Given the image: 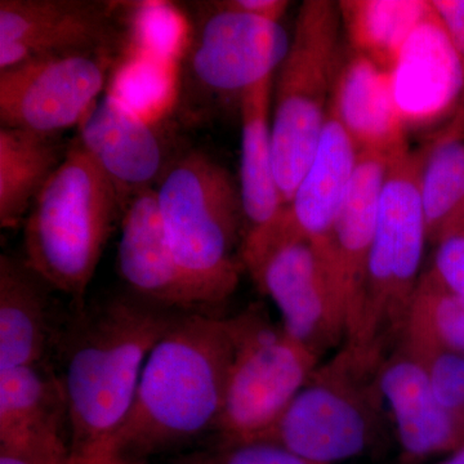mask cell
<instances>
[{"label": "cell", "mask_w": 464, "mask_h": 464, "mask_svg": "<svg viewBox=\"0 0 464 464\" xmlns=\"http://www.w3.org/2000/svg\"><path fill=\"white\" fill-rule=\"evenodd\" d=\"M232 355L228 317L182 314L150 353L130 414L100 460H140L216 430Z\"/></svg>", "instance_id": "obj_2"}, {"label": "cell", "mask_w": 464, "mask_h": 464, "mask_svg": "<svg viewBox=\"0 0 464 464\" xmlns=\"http://www.w3.org/2000/svg\"><path fill=\"white\" fill-rule=\"evenodd\" d=\"M157 197L174 258L197 304L212 313L239 284L235 248L246 219L239 183L209 154L191 150L168 166Z\"/></svg>", "instance_id": "obj_3"}, {"label": "cell", "mask_w": 464, "mask_h": 464, "mask_svg": "<svg viewBox=\"0 0 464 464\" xmlns=\"http://www.w3.org/2000/svg\"><path fill=\"white\" fill-rule=\"evenodd\" d=\"M228 322L234 355L216 431L224 444L256 441L306 386L319 356L275 326L261 307L246 308Z\"/></svg>", "instance_id": "obj_9"}, {"label": "cell", "mask_w": 464, "mask_h": 464, "mask_svg": "<svg viewBox=\"0 0 464 464\" xmlns=\"http://www.w3.org/2000/svg\"><path fill=\"white\" fill-rule=\"evenodd\" d=\"M399 346L417 357L424 366L433 395L451 414L464 420L463 353L430 346Z\"/></svg>", "instance_id": "obj_28"}, {"label": "cell", "mask_w": 464, "mask_h": 464, "mask_svg": "<svg viewBox=\"0 0 464 464\" xmlns=\"http://www.w3.org/2000/svg\"><path fill=\"white\" fill-rule=\"evenodd\" d=\"M274 76L240 96L239 188L248 231L267 224L285 207L277 185L271 130Z\"/></svg>", "instance_id": "obj_21"}, {"label": "cell", "mask_w": 464, "mask_h": 464, "mask_svg": "<svg viewBox=\"0 0 464 464\" xmlns=\"http://www.w3.org/2000/svg\"><path fill=\"white\" fill-rule=\"evenodd\" d=\"M169 61L139 52L116 75L110 92L150 119L170 96Z\"/></svg>", "instance_id": "obj_27"}, {"label": "cell", "mask_w": 464, "mask_h": 464, "mask_svg": "<svg viewBox=\"0 0 464 464\" xmlns=\"http://www.w3.org/2000/svg\"><path fill=\"white\" fill-rule=\"evenodd\" d=\"M51 429L69 430L60 375L44 362L0 371V442Z\"/></svg>", "instance_id": "obj_23"}, {"label": "cell", "mask_w": 464, "mask_h": 464, "mask_svg": "<svg viewBox=\"0 0 464 464\" xmlns=\"http://www.w3.org/2000/svg\"><path fill=\"white\" fill-rule=\"evenodd\" d=\"M359 155L355 142L329 106L315 157L286 206L295 224L317 250L325 248L331 237L355 176Z\"/></svg>", "instance_id": "obj_19"}, {"label": "cell", "mask_w": 464, "mask_h": 464, "mask_svg": "<svg viewBox=\"0 0 464 464\" xmlns=\"http://www.w3.org/2000/svg\"><path fill=\"white\" fill-rule=\"evenodd\" d=\"M116 264L128 292L137 297L179 313L204 311L168 243L157 188L137 192L125 206Z\"/></svg>", "instance_id": "obj_15"}, {"label": "cell", "mask_w": 464, "mask_h": 464, "mask_svg": "<svg viewBox=\"0 0 464 464\" xmlns=\"http://www.w3.org/2000/svg\"><path fill=\"white\" fill-rule=\"evenodd\" d=\"M427 241L464 228V141H431L420 179Z\"/></svg>", "instance_id": "obj_25"}, {"label": "cell", "mask_w": 464, "mask_h": 464, "mask_svg": "<svg viewBox=\"0 0 464 464\" xmlns=\"http://www.w3.org/2000/svg\"><path fill=\"white\" fill-rule=\"evenodd\" d=\"M442 464H464V447L458 449L457 451H454L453 456L449 458L447 462Z\"/></svg>", "instance_id": "obj_36"}, {"label": "cell", "mask_w": 464, "mask_h": 464, "mask_svg": "<svg viewBox=\"0 0 464 464\" xmlns=\"http://www.w3.org/2000/svg\"><path fill=\"white\" fill-rule=\"evenodd\" d=\"M378 384L392 411L406 456L423 459L464 447V420L436 400L417 357L399 346L382 362Z\"/></svg>", "instance_id": "obj_17"}, {"label": "cell", "mask_w": 464, "mask_h": 464, "mask_svg": "<svg viewBox=\"0 0 464 464\" xmlns=\"http://www.w3.org/2000/svg\"><path fill=\"white\" fill-rule=\"evenodd\" d=\"M136 33L145 53L169 61L181 34V20L166 5H148L139 14Z\"/></svg>", "instance_id": "obj_31"}, {"label": "cell", "mask_w": 464, "mask_h": 464, "mask_svg": "<svg viewBox=\"0 0 464 464\" xmlns=\"http://www.w3.org/2000/svg\"><path fill=\"white\" fill-rule=\"evenodd\" d=\"M93 464H143L137 459H128V458L111 457L106 459L99 460Z\"/></svg>", "instance_id": "obj_35"}, {"label": "cell", "mask_w": 464, "mask_h": 464, "mask_svg": "<svg viewBox=\"0 0 464 464\" xmlns=\"http://www.w3.org/2000/svg\"><path fill=\"white\" fill-rule=\"evenodd\" d=\"M177 464H310L279 445L265 440L219 442L212 450L199 451L182 458Z\"/></svg>", "instance_id": "obj_30"}, {"label": "cell", "mask_w": 464, "mask_h": 464, "mask_svg": "<svg viewBox=\"0 0 464 464\" xmlns=\"http://www.w3.org/2000/svg\"><path fill=\"white\" fill-rule=\"evenodd\" d=\"M114 8L97 0H2L0 70L51 54L109 52Z\"/></svg>", "instance_id": "obj_12"}, {"label": "cell", "mask_w": 464, "mask_h": 464, "mask_svg": "<svg viewBox=\"0 0 464 464\" xmlns=\"http://www.w3.org/2000/svg\"><path fill=\"white\" fill-rule=\"evenodd\" d=\"M463 371H464V353H463Z\"/></svg>", "instance_id": "obj_37"}, {"label": "cell", "mask_w": 464, "mask_h": 464, "mask_svg": "<svg viewBox=\"0 0 464 464\" xmlns=\"http://www.w3.org/2000/svg\"><path fill=\"white\" fill-rule=\"evenodd\" d=\"M78 141L121 195L151 188L169 166L154 124L110 91L79 124Z\"/></svg>", "instance_id": "obj_14"}, {"label": "cell", "mask_w": 464, "mask_h": 464, "mask_svg": "<svg viewBox=\"0 0 464 464\" xmlns=\"http://www.w3.org/2000/svg\"><path fill=\"white\" fill-rule=\"evenodd\" d=\"M432 273L445 288L464 298V228L436 244Z\"/></svg>", "instance_id": "obj_33"}, {"label": "cell", "mask_w": 464, "mask_h": 464, "mask_svg": "<svg viewBox=\"0 0 464 464\" xmlns=\"http://www.w3.org/2000/svg\"><path fill=\"white\" fill-rule=\"evenodd\" d=\"M188 52V72L200 87L241 94L274 76L289 50L280 23L208 5Z\"/></svg>", "instance_id": "obj_11"}, {"label": "cell", "mask_w": 464, "mask_h": 464, "mask_svg": "<svg viewBox=\"0 0 464 464\" xmlns=\"http://www.w3.org/2000/svg\"><path fill=\"white\" fill-rule=\"evenodd\" d=\"M342 26L351 50L392 72L411 34L431 7L426 0H343Z\"/></svg>", "instance_id": "obj_24"}, {"label": "cell", "mask_w": 464, "mask_h": 464, "mask_svg": "<svg viewBox=\"0 0 464 464\" xmlns=\"http://www.w3.org/2000/svg\"><path fill=\"white\" fill-rule=\"evenodd\" d=\"M0 464H75V460L66 429H51L0 442Z\"/></svg>", "instance_id": "obj_29"}, {"label": "cell", "mask_w": 464, "mask_h": 464, "mask_svg": "<svg viewBox=\"0 0 464 464\" xmlns=\"http://www.w3.org/2000/svg\"><path fill=\"white\" fill-rule=\"evenodd\" d=\"M338 2L306 0L289 50L274 76L271 130L275 170L288 206L315 157L342 63Z\"/></svg>", "instance_id": "obj_5"}, {"label": "cell", "mask_w": 464, "mask_h": 464, "mask_svg": "<svg viewBox=\"0 0 464 464\" xmlns=\"http://www.w3.org/2000/svg\"><path fill=\"white\" fill-rule=\"evenodd\" d=\"M109 52L51 54L0 70V123L56 136L81 124L100 99Z\"/></svg>", "instance_id": "obj_10"}, {"label": "cell", "mask_w": 464, "mask_h": 464, "mask_svg": "<svg viewBox=\"0 0 464 464\" xmlns=\"http://www.w3.org/2000/svg\"><path fill=\"white\" fill-rule=\"evenodd\" d=\"M400 115L409 124L432 123L456 112L462 74L456 48L438 11L431 7L406 41L392 72Z\"/></svg>", "instance_id": "obj_16"}, {"label": "cell", "mask_w": 464, "mask_h": 464, "mask_svg": "<svg viewBox=\"0 0 464 464\" xmlns=\"http://www.w3.org/2000/svg\"><path fill=\"white\" fill-rule=\"evenodd\" d=\"M432 5L456 48L462 74V92L456 112L435 141H464V0H432Z\"/></svg>", "instance_id": "obj_32"}, {"label": "cell", "mask_w": 464, "mask_h": 464, "mask_svg": "<svg viewBox=\"0 0 464 464\" xmlns=\"http://www.w3.org/2000/svg\"><path fill=\"white\" fill-rule=\"evenodd\" d=\"M121 194L76 141L39 197L24 231V262L76 306L96 274Z\"/></svg>", "instance_id": "obj_4"}, {"label": "cell", "mask_w": 464, "mask_h": 464, "mask_svg": "<svg viewBox=\"0 0 464 464\" xmlns=\"http://www.w3.org/2000/svg\"><path fill=\"white\" fill-rule=\"evenodd\" d=\"M380 368L344 346L316 369L261 440L310 464H335L364 453L380 422Z\"/></svg>", "instance_id": "obj_7"}, {"label": "cell", "mask_w": 464, "mask_h": 464, "mask_svg": "<svg viewBox=\"0 0 464 464\" xmlns=\"http://www.w3.org/2000/svg\"><path fill=\"white\" fill-rule=\"evenodd\" d=\"M430 151L431 142L396 155L382 190L362 322L355 337L346 342L353 353L374 364L384 362L382 357L387 343L393 337H401L420 279L427 241L420 179Z\"/></svg>", "instance_id": "obj_6"}, {"label": "cell", "mask_w": 464, "mask_h": 464, "mask_svg": "<svg viewBox=\"0 0 464 464\" xmlns=\"http://www.w3.org/2000/svg\"><path fill=\"white\" fill-rule=\"evenodd\" d=\"M331 108L360 152L396 157L409 149L393 92L392 72L351 50L342 58Z\"/></svg>", "instance_id": "obj_18"}, {"label": "cell", "mask_w": 464, "mask_h": 464, "mask_svg": "<svg viewBox=\"0 0 464 464\" xmlns=\"http://www.w3.org/2000/svg\"><path fill=\"white\" fill-rule=\"evenodd\" d=\"M240 259L261 292L276 304L290 337L317 356L346 337L334 284L288 207L244 235Z\"/></svg>", "instance_id": "obj_8"}, {"label": "cell", "mask_w": 464, "mask_h": 464, "mask_svg": "<svg viewBox=\"0 0 464 464\" xmlns=\"http://www.w3.org/2000/svg\"><path fill=\"white\" fill-rule=\"evenodd\" d=\"M393 158L381 152H360L355 176L331 237L325 248L316 249L340 297L346 342L355 337L362 322L382 190Z\"/></svg>", "instance_id": "obj_13"}, {"label": "cell", "mask_w": 464, "mask_h": 464, "mask_svg": "<svg viewBox=\"0 0 464 464\" xmlns=\"http://www.w3.org/2000/svg\"><path fill=\"white\" fill-rule=\"evenodd\" d=\"M47 289L24 259L0 256V371L44 362L53 340Z\"/></svg>", "instance_id": "obj_20"}, {"label": "cell", "mask_w": 464, "mask_h": 464, "mask_svg": "<svg viewBox=\"0 0 464 464\" xmlns=\"http://www.w3.org/2000/svg\"><path fill=\"white\" fill-rule=\"evenodd\" d=\"M67 149L56 136L0 128L2 228L25 224L34 201L63 163Z\"/></svg>", "instance_id": "obj_22"}, {"label": "cell", "mask_w": 464, "mask_h": 464, "mask_svg": "<svg viewBox=\"0 0 464 464\" xmlns=\"http://www.w3.org/2000/svg\"><path fill=\"white\" fill-rule=\"evenodd\" d=\"M182 314L130 292L76 306L61 337L60 375L75 464L102 458L130 414L150 353Z\"/></svg>", "instance_id": "obj_1"}, {"label": "cell", "mask_w": 464, "mask_h": 464, "mask_svg": "<svg viewBox=\"0 0 464 464\" xmlns=\"http://www.w3.org/2000/svg\"><path fill=\"white\" fill-rule=\"evenodd\" d=\"M399 343L464 353V298L445 288L431 270L420 275Z\"/></svg>", "instance_id": "obj_26"}, {"label": "cell", "mask_w": 464, "mask_h": 464, "mask_svg": "<svg viewBox=\"0 0 464 464\" xmlns=\"http://www.w3.org/2000/svg\"><path fill=\"white\" fill-rule=\"evenodd\" d=\"M215 5L226 11L280 23L290 3L285 0H224L215 2Z\"/></svg>", "instance_id": "obj_34"}]
</instances>
